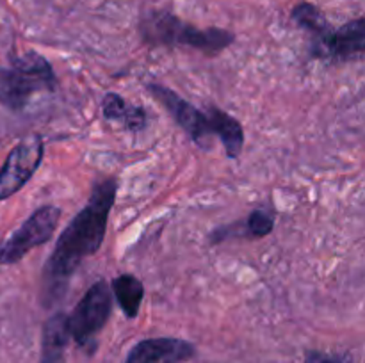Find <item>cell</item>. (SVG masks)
I'll use <instances>...</instances> for the list:
<instances>
[{
  "mask_svg": "<svg viewBox=\"0 0 365 363\" xmlns=\"http://www.w3.org/2000/svg\"><path fill=\"white\" fill-rule=\"evenodd\" d=\"M312 52L319 57H330L335 60L362 57L365 52V20L356 18L337 31L330 28L323 38L316 39Z\"/></svg>",
  "mask_w": 365,
  "mask_h": 363,
  "instance_id": "obj_8",
  "label": "cell"
},
{
  "mask_svg": "<svg viewBox=\"0 0 365 363\" xmlns=\"http://www.w3.org/2000/svg\"><path fill=\"white\" fill-rule=\"evenodd\" d=\"M68 342H70L68 315L56 313L46 320L45 327H43L41 363H64Z\"/></svg>",
  "mask_w": 365,
  "mask_h": 363,
  "instance_id": "obj_10",
  "label": "cell"
},
{
  "mask_svg": "<svg viewBox=\"0 0 365 363\" xmlns=\"http://www.w3.org/2000/svg\"><path fill=\"white\" fill-rule=\"evenodd\" d=\"M241 226H245L248 237H266L274 228V212L269 209L253 210Z\"/></svg>",
  "mask_w": 365,
  "mask_h": 363,
  "instance_id": "obj_15",
  "label": "cell"
},
{
  "mask_svg": "<svg viewBox=\"0 0 365 363\" xmlns=\"http://www.w3.org/2000/svg\"><path fill=\"white\" fill-rule=\"evenodd\" d=\"M141 32L152 45L189 46L207 56H216L235 41V36L225 28H198L168 11L150 14L143 21Z\"/></svg>",
  "mask_w": 365,
  "mask_h": 363,
  "instance_id": "obj_2",
  "label": "cell"
},
{
  "mask_svg": "<svg viewBox=\"0 0 365 363\" xmlns=\"http://www.w3.org/2000/svg\"><path fill=\"white\" fill-rule=\"evenodd\" d=\"M113 292L125 315L128 319L138 317L143 298H145V287H143L141 280L135 278L134 274H120L113 280Z\"/></svg>",
  "mask_w": 365,
  "mask_h": 363,
  "instance_id": "obj_13",
  "label": "cell"
},
{
  "mask_svg": "<svg viewBox=\"0 0 365 363\" xmlns=\"http://www.w3.org/2000/svg\"><path fill=\"white\" fill-rule=\"evenodd\" d=\"M307 363H349L348 359L339 358V356L321 354V352H309L307 354Z\"/></svg>",
  "mask_w": 365,
  "mask_h": 363,
  "instance_id": "obj_16",
  "label": "cell"
},
{
  "mask_svg": "<svg viewBox=\"0 0 365 363\" xmlns=\"http://www.w3.org/2000/svg\"><path fill=\"white\" fill-rule=\"evenodd\" d=\"M209 116L214 123V134L223 142L227 157L228 159H237L242 152V146H245V130H242L241 123L217 107H210Z\"/></svg>",
  "mask_w": 365,
  "mask_h": 363,
  "instance_id": "obj_11",
  "label": "cell"
},
{
  "mask_svg": "<svg viewBox=\"0 0 365 363\" xmlns=\"http://www.w3.org/2000/svg\"><path fill=\"white\" fill-rule=\"evenodd\" d=\"M292 20H294L299 27L309 31L316 39L323 38V36L331 28L327 18H324V14L321 13L314 4L309 2H302L299 6H296L294 9H292Z\"/></svg>",
  "mask_w": 365,
  "mask_h": 363,
  "instance_id": "obj_14",
  "label": "cell"
},
{
  "mask_svg": "<svg viewBox=\"0 0 365 363\" xmlns=\"http://www.w3.org/2000/svg\"><path fill=\"white\" fill-rule=\"evenodd\" d=\"M195 352V345L180 338H148L130 349L125 363H182Z\"/></svg>",
  "mask_w": 365,
  "mask_h": 363,
  "instance_id": "obj_9",
  "label": "cell"
},
{
  "mask_svg": "<svg viewBox=\"0 0 365 363\" xmlns=\"http://www.w3.org/2000/svg\"><path fill=\"white\" fill-rule=\"evenodd\" d=\"M53 88L52 66L36 52L11 56V68H0V105L9 110H24L38 93Z\"/></svg>",
  "mask_w": 365,
  "mask_h": 363,
  "instance_id": "obj_3",
  "label": "cell"
},
{
  "mask_svg": "<svg viewBox=\"0 0 365 363\" xmlns=\"http://www.w3.org/2000/svg\"><path fill=\"white\" fill-rule=\"evenodd\" d=\"M146 88H148V91L152 93L153 98H155L157 102H160L168 110H170L173 120L184 128L185 134H187L200 148H212V137L216 134H214V123L212 120H210L209 112H202V110L196 109L192 103H189L187 100H184L182 96H178L177 93L164 88V85L160 84H148Z\"/></svg>",
  "mask_w": 365,
  "mask_h": 363,
  "instance_id": "obj_6",
  "label": "cell"
},
{
  "mask_svg": "<svg viewBox=\"0 0 365 363\" xmlns=\"http://www.w3.org/2000/svg\"><path fill=\"white\" fill-rule=\"evenodd\" d=\"M45 144L39 135H31L18 142L0 167V199L16 194L38 171Z\"/></svg>",
  "mask_w": 365,
  "mask_h": 363,
  "instance_id": "obj_7",
  "label": "cell"
},
{
  "mask_svg": "<svg viewBox=\"0 0 365 363\" xmlns=\"http://www.w3.org/2000/svg\"><path fill=\"white\" fill-rule=\"evenodd\" d=\"M110 308H113V294L109 285L106 281H96L75 306L73 313L68 317L70 337H73L78 345L89 344L106 326Z\"/></svg>",
  "mask_w": 365,
  "mask_h": 363,
  "instance_id": "obj_5",
  "label": "cell"
},
{
  "mask_svg": "<svg viewBox=\"0 0 365 363\" xmlns=\"http://www.w3.org/2000/svg\"><path fill=\"white\" fill-rule=\"evenodd\" d=\"M116 191L118 185L113 178L93 185L88 205L61 233L43 270V298L46 302L59 301L82 260L100 249L106 238L107 221L116 199Z\"/></svg>",
  "mask_w": 365,
  "mask_h": 363,
  "instance_id": "obj_1",
  "label": "cell"
},
{
  "mask_svg": "<svg viewBox=\"0 0 365 363\" xmlns=\"http://www.w3.org/2000/svg\"><path fill=\"white\" fill-rule=\"evenodd\" d=\"M103 117L109 121H120L125 125V128L132 132H138L145 128L146 125V112L143 107H134L125 102L116 93H107L102 102Z\"/></svg>",
  "mask_w": 365,
  "mask_h": 363,
  "instance_id": "obj_12",
  "label": "cell"
},
{
  "mask_svg": "<svg viewBox=\"0 0 365 363\" xmlns=\"http://www.w3.org/2000/svg\"><path fill=\"white\" fill-rule=\"evenodd\" d=\"M59 219L61 210L53 205L39 206L34 210L32 216L18 230H14L6 242H0V265L20 262L31 249L48 242Z\"/></svg>",
  "mask_w": 365,
  "mask_h": 363,
  "instance_id": "obj_4",
  "label": "cell"
}]
</instances>
